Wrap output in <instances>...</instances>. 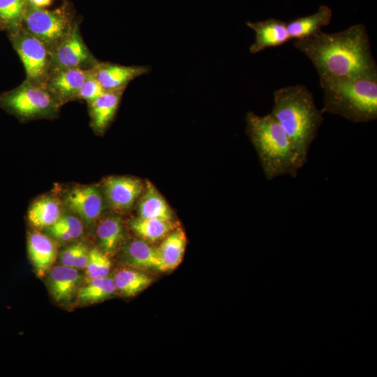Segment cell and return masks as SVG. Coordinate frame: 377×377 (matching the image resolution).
Returning <instances> with one entry per match:
<instances>
[{
    "label": "cell",
    "mask_w": 377,
    "mask_h": 377,
    "mask_svg": "<svg viewBox=\"0 0 377 377\" xmlns=\"http://www.w3.org/2000/svg\"><path fill=\"white\" fill-rule=\"evenodd\" d=\"M293 44L310 59L320 79L377 74L369 37L362 24L336 33L320 31L294 40Z\"/></svg>",
    "instance_id": "obj_1"
},
{
    "label": "cell",
    "mask_w": 377,
    "mask_h": 377,
    "mask_svg": "<svg viewBox=\"0 0 377 377\" xmlns=\"http://www.w3.org/2000/svg\"><path fill=\"white\" fill-rule=\"evenodd\" d=\"M270 114L288 135L304 166L324 120L313 94L302 84L280 88L274 92V106Z\"/></svg>",
    "instance_id": "obj_2"
},
{
    "label": "cell",
    "mask_w": 377,
    "mask_h": 377,
    "mask_svg": "<svg viewBox=\"0 0 377 377\" xmlns=\"http://www.w3.org/2000/svg\"><path fill=\"white\" fill-rule=\"evenodd\" d=\"M246 131L258 156L267 180L285 175L293 177L303 167L288 135L269 113L259 116L249 112Z\"/></svg>",
    "instance_id": "obj_3"
},
{
    "label": "cell",
    "mask_w": 377,
    "mask_h": 377,
    "mask_svg": "<svg viewBox=\"0 0 377 377\" xmlns=\"http://www.w3.org/2000/svg\"><path fill=\"white\" fill-rule=\"evenodd\" d=\"M322 113L339 115L354 123L377 119V74L320 79Z\"/></svg>",
    "instance_id": "obj_4"
},
{
    "label": "cell",
    "mask_w": 377,
    "mask_h": 377,
    "mask_svg": "<svg viewBox=\"0 0 377 377\" xmlns=\"http://www.w3.org/2000/svg\"><path fill=\"white\" fill-rule=\"evenodd\" d=\"M0 103L8 110L23 118L46 114L54 108L56 103L47 87L29 80L1 96Z\"/></svg>",
    "instance_id": "obj_5"
},
{
    "label": "cell",
    "mask_w": 377,
    "mask_h": 377,
    "mask_svg": "<svg viewBox=\"0 0 377 377\" xmlns=\"http://www.w3.org/2000/svg\"><path fill=\"white\" fill-rule=\"evenodd\" d=\"M23 21L25 30L43 43L50 52L72 28L68 17L60 9L49 10L31 6Z\"/></svg>",
    "instance_id": "obj_6"
},
{
    "label": "cell",
    "mask_w": 377,
    "mask_h": 377,
    "mask_svg": "<svg viewBox=\"0 0 377 377\" xmlns=\"http://www.w3.org/2000/svg\"><path fill=\"white\" fill-rule=\"evenodd\" d=\"M14 47L24 65L27 80L42 84L47 78L51 52L27 30L15 35Z\"/></svg>",
    "instance_id": "obj_7"
},
{
    "label": "cell",
    "mask_w": 377,
    "mask_h": 377,
    "mask_svg": "<svg viewBox=\"0 0 377 377\" xmlns=\"http://www.w3.org/2000/svg\"><path fill=\"white\" fill-rule=\"evenodd\" d=\"M94 61L77 27L74 25L67 36L51 50L50 70L53 72L66 68H82Z\"/></svg>",
    "instance_id": "obj_8"
},
{
    "label": "cell",
    "mask_w": 377,
    "mask_h": 377,
    "mask_svg": "<svg viewBox=\"0 0 377 377\" xmlns=\"http://www.w3.org/2000/svg\"><path fill=\"white\" fill-rule=\"evenodd\" d=\"M103 188L110 207L117 212H126L142 193L144 185L133 177L112 176L105 179Z\"/></svg>",
    "instance_id": "obj_9"
},
{
    "label": "cell",
    "mask_w": 377,
    "mask_h": 377,
    "mask_svg": "<svg viewBox=\"0 0 377 377\" xmlns=\"http://www.w3.org/2000/svg\"><path fill=\"white\" fill-rule=\"evenodd\" d=\"M102 194L95 186L75 187L66 194V202L74 213L91 224L103 212L105 205Z\"/></svg>",
    "instance_id": "obj_10"
},
{
    "label": "cell",
    "mask_w": 377,
    "mask_h": 377,
    "mask_svg": "<svg viewBox=\"0 0 377 377\" xmlns=\"http://www.w3.org/2000/svg\"><path fill=\"white\" fill-rule=\"evenodd\" d=\"M92 71L105 91L125 89L128 82L149 73L147 66H124L116 64H97Z\"/></svg>",
    "instance_id": "obj_11"
},
{
    "label": "cell",
    "mask_w": 377,
    "mask_h": 377,
    "mask_svg": "<svg viewBox=\"0 0 377 377\" xmlns=\"http://www.w3.org/2000/svg\"><path fill=\"white\" fill-rule=\"evenodd\" d=\"M246 25L255 32V40L249 47L251 54L258 53L268 47L282 45L291 40L287 23L279 19L247 22Z\"/></svg>",
    "instance_id": "obj_12"
},
{
    "label": "cell",
    "mask_w": 377,
    "mask_h": 377,
    "mask_svg": "<svg viewBox=\"0 0 377 377\" xmlns=\"http://www.w3.org/2000/svg\"><path fill=\"white\" fill-rule=\"evenodd\" d=\"M80 276L74 267L58 265L51 268L47 277V286L52 297L58 302L72 300L80 283Z\"/></svg>",
    "instance_id": "obj_13"
},
{
    "label": "cell",
    "mask_w": 377,
    "mask_h": 377,
    "mask_svg": "<svg viewBox=\"0 0 377 377\" xmlns=\"http://www.w3.org/2000/svg\"><path fill=\"white\" fill-rule=\"evenodd\" d=\"M91 73L82 68H66L52 72L47 88L52 95L62 98L76 96Z\"/></svg>",
    "instance_id": "obj_14"
},
{
    "label": "cell",
    "mask_w": 377,
    "mask_h": 377,
    "mask_svg": "<svg viewBox=\"0 0 377 377\" xmlns=\"http://www.w3.org/2000/svg\"><path fill=\"white\" fill-rule=\"evenodd\" d=\"M27 248L36 274L44 276L51 269L55 260V245L49 237L36 232L29 236Z\"/></svg>",
    "instance_id": "obj_15"
},
{
    "label": "cell",
    "mask_w": 377,
    "mask_h": 377,
    "mask_svg": "<svg viewBox=\"0 0 377 377\" xmlns=\"http://www.w3.org/2000/svg\"><path fill=\"white\" fill-rule=\"evenodd\" d=\"M122 257L125 263L131 267L163 271L158 247L150 246L145 240L129 242L123 249Z\"/></svg>",
    "instance_id": "obj_16"
},
{
    "label": "cell",
    "mask_w": 377,
    "mask_h": 377,
    "mask_svg": "<svg viewBox=\"0 0 377 377\" xmlns=\"http://www.w3.org/2000/svg\"><path fill=\"white\" fill-rule=\"evenodd\" d=\"M332 16L331 8L321 5L315 13L290 21L287 29L290 39L306 38L320 33L323 27L330 24Z\"/></svg>",
    "instance_id": "obj_17"
},
{
    "label": "cell",
    "mask_w": 377,
    "mask_h": 377,
    "mask_svg": "<svg viewBox=\"0 0 377 377\" xmlns=\"http://www.w3.org/2000/svg\"><path fill=\"white\" fill-rule=\"evenodd\" d=\"M124 89L105 91L89 102L93 126L98 131H103L113 119Z\"/></svg>",
    "instance_id": "obj_18"
},
{
    "label": "cell",
    "mask_w": 377,
    "mask_h": 377,
    "mask_svg": "<svg viewBox=\"0 0 377 377\" xmlns=\"http://www.w3.org/2000/svg\"><path fill=\"white\" fill-rule=\"evenodd\" d=\"M138 206V217L172 219V211L156 187L147 181Z\"/></svg>",
    "instance_id": "obj_19"
},
{
    "label": "cell",
    "mask_w": 377,
    "mask_h": 377,
    "mask_svg": "<svg viewBox=\"0 0 377 377\" xmlns=\"http://www.w3.org/2000/svg\"><path fill=\"white\" fill-rule=\"evenodd\" d=\"M186 246V237L181 228H175L158 247L163 271L175 269L182 262Z\"/></svg>",
    "instance_id": "obj_20"
},
{
    "label": "cell",
    "mask_w": 377,
    "mask_h": 377,
    "mask_svg": "<svg viewBox=\"0 0 377 377\" xmlns=\"http://www.w3.org/2000/svg\"><path fill=\"white\" fill-rule=\"evenodd\" d=\"M101 250L107 256L114 255L124 238V228L120 217L110 216L103 219L96 230Z\"/></svg>",
    "instance_id": "obj_21"
},
{
    "label": "cell",
    "mask_w": 377,
    "mask_h": 377,
    "mask_svg": "<svg viewBox=\"0 0 377 377\" xmlns=\"http://www.w3.org/2000/svg\"><path fill=\"white\" fill-rule=\"evenodd\" d=\"M61 217L59 203L50 197L40 198L34 202L28 211V220L38 228H49Z\"/></svg>",
    "instance_id": "obj_22"
},
{
    "label": "cell",
    "mask_w": 377,
    "mask_h": 377,
    "mask_svg": "<svg viewBox=\"0 0 377 377\" xmlns=\"http://www.w3.org/2000/svg\"><path fill=\"white\" fill-rule=\"evenodd\" d=\"M129 225L137 235L149 242L164 239L176 228L172 220L140 217L132 219Z\"/></svg>",
    "instance_id": "obj_23"
},
{
    "label": "cell",
    "mask_w": 377,
    "mask_h": 377,
    "mask_svg": "<svg viewBox=\"0 0 377 377\" xmlns=\"http://www.w3.org/2000/svg\"><path fill=\"white\" fill-rule=\"evenodd\" d=\"M117 290L122 295L133 297L149 287L152 279L146 274L131 269H123L114 277Z\"/></svg>",
    "instance_id": "obj_24"
},
{
    "label": "cell",
    "mask_w": 377,
    "mask_h": 377,
    "mask_svg": "<svg viewBox=\"0 0 377 377\" xmlns=\"http://www.w3.org/2000/svg\"><path fill=\"white\" fill-rule=\"evenodd\" d=\"M114 279L109 276L91 279L78 293L80 302L94 304L110 297L116 292Z\"/></svg>",
    "instance_id": "obj_25"
},
{
    "label": "cell",
    "mask_w": 377,
    "mask_h": 377,
    "mask_svg": "<svg viewBox=\"0 0 377 377\" xmlns=\"http://www.w3.org/2000/svg\"><path fill=\"white\" fill-rule=\"evenodd\" d=\"M27 0H0V20L15 27L23 21L27 11Z\"/></svg>",
    "instance_id": "obj_26"
},
{
    "label": "cell",
    "mask_w": 377,
    "mask_h": 377,
    "mask_svg": "<svg viewBox=\"0 0 377 377\" xmlns=\"http://www.w3.org/2000/svg\"><path fill=\"white\" fill-rule=\"evenodd\" d=\"M111 268V261L108 256L101 250L94 248L89 251L87 274L91 279L105 277Z\"/></svg>",
    "instance_id": "obj_27"
},
{
    "label": "cell",
    "mask_w": 377,
    "mask_h": 377,
    "mask_svg": "<svg viewBox=\"0 0 377 377\" xmlns=\"http://www.w3.org/2000/svg\"><path fill=\"white\" fill-rule=\"evenodd\" d=\"M104 91V89L91 69L90 74L82 84L76 96L89 103L99 97Z\"/></svg>",
    "instance_id": "obj_28"
},
{
    "label": "cell",
    "mask_w": 377,
    "mask_h": 377,
    "mask_svg": "<svg viewBox=\"0 0 377 377\" xmlns=\"http://www.w3.org/2000/svg\"><path fill=\"white\" fill-rule=\"evenodd\" d=\"M68 232L73 237L76 239L83 232V225L80 220L72 215L61 216L59 220L52 225Z\"/></svg>",
    "instance_id": "obj_29"
},
{
    "label": "cell",
    "mask_w": 377,
    "mask_h": 377,
    "mask_svg": "<svg viewBox=\"0 0 377 377\" xmlns=\"http://www.w3.org/2000/svg\"><path fill=\"white\" fill-rule=\"evenodd\" d=\"M79 244H80L71 245L61 252L60 257L62 265L74 267Z\"/></svg>",
    "instance_id": "obj_30"
},
{
    "label": "cell",
    "mask_w": 377,
    "mask_h": 377,
    "mask_svg": "<svg viewBox=\"0 0 377 377\" xmlns=\"http://www.w3.org/2000/svg\"><path fill=\"white\" fill-rule=\"evenodd\" d=\"M89 253L87 248L80 243L77 253L75 260L74 268L85 269L89 261Z\"/></svg>",
    "instance_id": "obj_31"
},
{
    "label": "cell",
    "mask_w": 377,
    "mask_h": 377,
    "mask_svg": "<svg viewBox=\"0 0 377 377\" xmlns=\"http://www.w3.org/2000/svg\"><path fill=\"white\" fill-rule=\"evenodd\" d=\"M52 0H27L31 6L36 8H44L51 4Z\"/></svg>",
    "instance_id": "obj_32"
}]
</instances>
